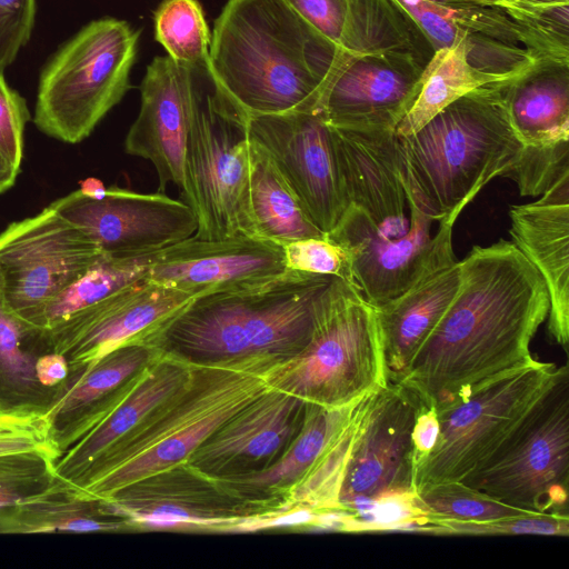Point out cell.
Listing matches in <instances>:
<instances>
[{
  "instance_id": "ffe728a7",
  "label": "cell",
  "mask_w": 569,
  "mask_h": 569,
  "mask_svg": "<svg viewBox=\"0 0 569 569\" xmlns=\"http://www.w3.org/2000/svg\"><path fill=\"white\" fill-rule=\"evenodd\" d=\"M141 106L124 140L128 154L149 160L159 189L183 186L184 158L192 117L190 68L170 57H157L140 86Z\"/></svg>"
},
{
  "instance_id": "3957f363",
  "label": "cell",
  "mask_w": 569,
  "mask_h": 569,
  "mask_svg": "<svg viewBox=\"0 0 569 569\" xmlns=\"http://www.w3.org/2000/svg\"><path fill=\"white\" fill-rule=\"evenodd\" d=\"M341 278L295 270L196 298L149 339L193 363L283 361L309 341Z\"/></svg>"
},
{
  "instance_id": "8992f818",
  "label": "cell",
  "mask_w": 569,
  "mask_h": 569,
  "mask_svg": "<svg viewBox=\"0 0 569 569\" xmlns=\"http://www.w3.org/2000/svg\"><path fill=\"white\" fill-rule=\"evenodd\" d=\"M266 381L321 407H343L388 383L377 310L339 279L311 338L295 356L273 365Z\"/></svg>"
},
{
  "instance_id": "9a60e30c",
  "label": "cell",
  "mask_w": 569,
  "mask_h": 569,
  "mask_svg": "<svg viewBox=\"0 0 569 569\" xmlns=\"http://www.w3.org/2000/svg\"><path fill=\"white\" fill-rule=\"evenodd\" d=\"M50 206L110 257L158 251L197 231L192 209L160 191L142 193L112 186L103 198L91 199L76 190Z\"/></svg>"
},
{
  "instance_id": "cb8c5ba5",
  "label": "cell",
  "mask_w": 569,
  "mask_h": 569,
  "mask_svg": "<svg viewBox=\"0 0 569 569\" xmlns=\"http://www.w3.org/2000/svg\"><path fill=\"white\" fill-rule=\"evenodd\" d=\"M360 400L343 407L308 403L300 430L274 462L257 471L209 480L226 495L256 505L267 506V499L274 498L286 501L288 492L348 425Z\"/></svg>"
},
{
  "instance_id": "ac0fdd59",
  "label": "cell",
  "mask_w": 569,
  "mask_h": 569,
  "mask_svg": "<svg viewBox=\"0 0 569 569\" xmlns=\"http://www.w3.org/2000/svg\"><path fill=\"white\" fill-rule=\"evenodd\" d=\"M307 408L300 398L269 387L218 428L184 465L208 479L266 468L298 433Z\"/></svg>"
},
{
  "instance_id": "681fc988",
  "label": "cell",
  "mask_w": 569,
  "mask_h": 569,
  "mask_svg": "<svg viewBox=\"0 0 569 569\" xmlns=\"http://www.w3.org/2000/svg\"><path fill=\"white\" fill-rule=\"evenodd\" d=\"M78 190L80 193L91 199H101L107 193V187L104 183L100 179L93 177L79 181Z\"/></svg>"
},
{
  "instance_id": "d6986e66",
  "label": "cell",
  "mask_w": 569,
  "mask_h": 569,
  "mask_svg": "<svg viewBox=\"0 0 569 569\" xmlns=\"http://www.w3.org/2000/svg\"><path fill=\"white\" fill-rule=\"evenodd\" d=\"M423 70L408 54H346L320 109L333 127L396 129L417 99Z\"/></svg>"
},
{
  "instance_id": "7c38bea8",
  "label": "cell",
  "mask_w": 569,
  "mask_h": 569,
  "mask_svg": "<svg viewBox=\"0 0 569 569\" xmlns=\"http://www.w3.org/2000/svg\"><path fill=\"white\" fill-rule=\"evenodd\" d=\"M410 218L400 236L383 233L361 209L350 204L338 224L326 234L349 256L352 286L373 307L396 299L430 273L457 261L452 248L456 218H435L407 193Z\"/></svg>"
},
{
  "instance_id": "2e32d148",
  "label": "cell",
  "mask_w": 569,
  "mask_h": 569,
  "mask_svg": "<svg viewBox=\"0 0 569 569\" xmlns=\"http://www.w3.org/2000/svg\"><path fill=\"white\" fill-rule=\"evenodd\" d=\"M196 298L149 280L122 288L47 331L51 351L69 369L88 367L114 349L148 340Z\"/></svg>"
},
{
  "instance_id": "7a4b0ae2",
  "label": "cell",
  "mask_w": 569,
  "mask_h": 569,
  "mask_svg": "<svg viewBox=\"0 0 569 569\" xmlns=\"http://www.w3.org/2000/svg\"><path fill=\"white\" fill-rule=\"evenodd\" d=\"M346 54L284 0H229L214 21L209 68L248 119L320 108Z\"/></svg>"
},
{
  "instance_id": "bcb514c9",
  "label": "cell",
  "mask_w": 569,
  "mask_h": 569,
  "mask_svg": "<svg viewBox=\"0 0 569 569\" xmlns=\"http://www.w3.org/2000/svg\"><path fill=\"white\" fill-rule=\"evenodd\" d=\"M439 429L437 411L421 403L412 431L415 471L432 450L439 435Z\"/></svg>"
},
{
  "instance_id": "74e56055",
  "label": "cell",
  "mask_w": 569,
  "mask_h": 569,
  "mask_svg": "<svg viewBox=\"0 0 569 569\" xmlns=\"http://www.w3.org/2000/svg\"><path fill=\"white\" fill-rule=\"evenodd\" d=\"M417 530L435 535L567 537L569 535V515L568 512H528L483 521L426 518L417 525Z\"/></svg>"
},
{
  "instance_id": "7402d4cb",
  "label": "cell",
  "mask_w": 569,
  "mask_h": 569,
  "mask_svg": "<svg viewBox=\"0 0 569 569\" xmlns=\"http://www.w3.org/2000/svg\"><path fill=\"white\" fill-rule=\"evenodd\" d=\"M512 243L539 272L549 297L548 333L569 345V172L541 198L510 206Z\"/></svg>"
},
{
  "instance_id": "c3c4849f",
  "label": "cell",
  "mask_w": 569,
  "mask_h": 569,
  "mask_svg": "<svg viewBox=\"0 0 569 569\" xmlns=\"http://www.w3.org/2000/svg\"><path fill=\"white\" fill-rule=\"evenodd\" d=\"M19 173L0 150V194L12 188Z\"/></svg>"
},
{
  "instance_id": "52a82bcc",
  "label": "cell",
  "mask_w": 569,
  "mask_h": 569,
  "mask_svg": "<svg viewBox=\"0 0 569 569\" xmlns=\"http://www.w3.org/2000/svg\"><path fill=\"white\" fill-rule=\"evenodd\" d=\"M190 76L192 117L181 190L197 219L193 236H251L247 118L221 90L209 63L190 68Z\"/></svg>"
},
{
  "instance_id": "7bdbcfd3",
  "label": "cell",
  "mask_w": 569,
  "mask_h": 569,
  "mask_svg": "<svg viewBox=\"0 0 569 569\" xmlns=\"http://www.w3.org/2000/svg\"><path fill=\"white\" fill-rule=\"evenodd\" d=\"M31 116L24 98L6 82L0 72V150L20 171L24 130Z\"/></svg>"
},
{
  "instance_id": "e575fe53",
  "label": "cell",
  "mask_w": 569,
  "mask_h": 569,
  "mask_svg": "<svg viewBox=\"0 0 569 569\" xmlns=\"http://www.w3.org/2000/svg\"><path fill=\"white\" fill-rule=\"evenodd\" d=\"M359 403L337 439L288 492V505L303 506L313 511L340 510L339 493L356 436Z\"/></svg>"
},
{
  "instance_id": "4dcf8cb0",
  "label": "cell",
  "mask_w": 569,
  "mask_h": 569,
  "mask_svg": "<svg viewBox=\"0 0 569 569\" xmlns=\"http://www.w3.org/2000/svg\"><path fill=\"white\" fill-rule=\"evenodd\" d=\"M161 351L162 349L153 342L133 341L114 349L88 367L70 370L46 413L53 438L121 387Z\"/></svg>"
},
{
  "instance_id": "6da1fadb",
  "label": "cell",
  "mask_w": 569,
  "mask_h": 569,
  "mask_svg": "<svg viewBox=\"0 0 569 569\" xmlns=\"http://www.w3.org/2000/svg\"><path fill=\"white\" fill-rule=\"evenodd\" d=\"M549 311L543 279L511 242L475 246L460 261L450 306L400 381L437 413L533 363L530 343Z\"/></svg>"
},
{
  "instance_id": "5b68a950",
  "label": "cell",
  "mask_w": 569,
  "mask_h": 569,
  "mask_svg": "<svg viewBox=\"0 0 569 569\" xmlns=\"http://www.w3.org/2000/svg\"><path fill=\"white\" fill-rule=\"evenodd\" d=\"M507 80L479 87L417 131L397 134L405 190L435 220L457 219L480 190L493 178L503 177L519 157L522 143L503 98Z\"/></svg>"
},
{
  "instance_id": "9c48e42d",
  "label": "cell",
  "mask_w": 569,
  "mask_h": 569,
  "mask_svg": "<svg viewBox=\"0 0 569 569\" xmlns=\"http://www.w3.org/2000/svg\"><path fill=\"white\" fill-rule=\"evenodd\" d=\"M462 483L530 512H568L569 369L552 379L499 448Z\"/></svg>"
},
{
  "instance_id": "f546056e",
  "label": "cell",
  "mask_w": 569,
  "mask_h": 569,
  "mask_svg": "<svg viewBox=\"0 0 569 569\" xmlns=\"http://www.w3.org/2000/svg\"><path fill=\"white\" fill-rule=\"evenodd\" d=\"M340 48L348 56L408 54L423 67L436 52L397 0H348Z\"/></svg>"
},
{
  "instance_id": "603a6c76",
  "label": "cell",
  "mask_w": 569,
  "mask_h": 569,
  "mask_svg": "<svg viewBox=\"0 0 569 569\" xmlns=\"http://www.w3.org/2000/svg\"><path fill=\"white\" fill-rule=\"evenodd\" d=\"M193 366L162 349L117 390L102 418L56 461L57 476L74 485L107 450L180 390Z\"/></svg>"
},
{
  "instance_id": "8fae6325",
  "label": "cell",
  "mask_w": 569,
  "mask_h": 569,
  "mask_svg": "<svg viewBox=\"0 0 569 569\" xmlns=\"http://www.w3.org/2000/svg\"><path fill=\"white\" fill-rule=\"evenodd\" d=\"M556 368L553 363L536 360L438 413L437 441L415 471L416 493L431 485L461 481L476 471L547 388Z\"/></svg>"
},
{
  "instance_id": "4fadbf2b",
  "label": "cell",
  "mask_w": 569,
  "mask_h": 569,
  "mask_svg": "<svg viewBox=\"0 0 569 569\" xmlns=\"http://www.w3.org/2000/svg\"><path fill=\"white\" fill-rule=\"evenodd\" d=\"M104 256L81 229L49 204L0 232L6 300L21 319L44 329L48 305Z\"/></svg>"
},
{
  "instance_id": "816d5d0a",
  "label": "cell",
  "mask_w": 569,
  "mask_h": 569,
  "mask_svg": "<svg viewBox=\"0 0 569 569\" xmlns=\"http://www.w3.org/2000/svg\"><path fill=\"white\" fill-rule=\"evenodd\" d=\"M517 3H531V4H550V3H565L569 2V0H516Z\"/></svg>"
},
{
  "instance_id": "f6af8a7d",
  "label": "cell",
  "mask_w": 569,
  "mask_h": 569,
  "mask_svg": "<svg viewBox=\"0 0 569 569\" xmlns=\"http://www.w3.org/2000/svg\"><path fill=\"white\" fill-rule=\"evenodd\" d=\"M306 22L340 47L348 0H284Z\"/></svg>"
},
{
  "instance_id": "60d3db41",
  "label": "cell",
  "mask_w": 569,
  "mask_h": 569,
  "mask_svg": "<svg viewBox=\"0 0 569 569\" xmlns=\"http://www.w3.org/2000/svg\"><path fill=\"white\" fill-rule=\"evenodd\" d=\"M37 451L61 457L50 421L43 413L0 411V455Z\"/></svg>"
},
{
  "instance_id": "30bf717a",
  "label": "cell",
  "mask_w": 569,
  "mask_h": 569,
  "mask_svg": "<svg viewBox=\"0 0 569 569\" xmlns=\"http://www.w3.org/2000/svg\"><path fill=\"white\" fill-rule=\"evenodd\" d=\"M420 399L400 382H388L359 403L356 436L339 493L351 529L387 506L415 509L412 431Z\"/></svg>"
},
{
  "instance_id": "7dc6e473",
  "label": "cell",
  "mask_w": 569,
  "mask_h": 569,
  "mask_svg": "<svg viewBox=\"0 0 569 569\" xmlns=\"http://www.w3.org/2000/svg\"><path fill=\"white\" fill-rule=\"evenodd\" d=\"M67 358L58 352H47L36 362V375L39 382L47 388H58L69 376Z\"/></svg>"
},
{
  "instance_id": "d6a6232c",
  "label": "cell",
  "mask_w": 569,
  "mask_h": 569,
  "mask_svg": "<svg viewBox=\"0 0 569 569\" xmlns=\"http://www.w3.org/2000/svg\"><path fill=\"white\" fill-rule=\"evenodd\" d=\"M156 252L130 257L104 256L48 305L43 316L46 331L122 288L146 280Z\"/></svg>"
},
{
  "instance_id": "f35d334b",
  "label": "cell",
  "mask_w": 569,
  "mask_h": 569,
  "mask_svg": "<svg viewBox=\"0 0 569 569\" xmlns=\"http://www.w3.org/2000/svg\"><path fill=\"white\" fill-rule=\"evenodd\" d=\"M56 459L41 452L0 455V510L20 505L50 489L59 477Z\"/></svg>"
},
{
  "instance_id": "ab89813d",
  "label": "cell",
  "mask_w": 569,
  "mask_h": 569,
  "mask_svg": "<svg viewBox=\"0 0 569 569\" xmlns=\"http://www.w3.org/2000/svg\"><path fill=\"white\" fill-rule=\"evenodd\" d=\"M569 172V143L555 147H523L505 178L513 180L520 196L543 194L559 178Z\"/></svg>"
},
{
  "instance_id": "d590c367",
  "label": "cell",
  "mask_w": 569,
  "mask_h": 569,
  "mask_svg": "<svg viewBox=\"0 0 569 569\" xmlns=\"http://www.w3.org/2000/svg\"><path fill=\"white\" fill-rule=\"evenodd\" d=\"M415 505L421 513L420 521L426 518L483 521L530 512L502 503L461 481L425 487L416 493Z\"/></svg>"
},
{
  "instance_id": "e0dca14e",
  "label": "cell",
  "mask_w": 569,
  "mask_h": 569,
  "mask_svg": "<svg viewBox=\"0 0 569 569\" xmlns=\"http://www.w3.org/2000/svg\"><path fill=\"white\" fill-rule=\"evenodd\" d=\"M286 271L280 244L243 233L191 236L158 250L146 280L198 298L257 286Z\"/></svg>"
},
{
  "instance_id": "b9f144b4",
  "label": "cell",
  "mask_w": 569,
  "mask_h": 569,
  "mask_svg": "<svg viewBox=\"0 0 569 569\" xmlns=\"http://www.w3.org/2000/svg\"><path fill=\"white\" fill-rule=\"evenodd\" d=\"M282 247L287 270L333 276L352 284L348 253L327 237L301 239Z\"/></svg>"
},
{
  "instance_id": "ee69618b",
  "label": "cell",
  "mask_w": 569,
  "mask_h": 569,
  "mask_svg": "<svg viewBox=\"0 0 569 569\" xmlns=\"http://www.w3.org/2000/svg\"><path fill=\"white\" fill-rule=\"evenodd\" d=\"M36 0H0V72L17 58L34 24Z\"/></svg>"
},
{
  "instance_id": "1f68e13d",
  "label": "cell",
  "mask_w": 569,
  "mask_h": 569,
  "mask_svg": "<svg viewBox=\"0 0 569 569\" xmlns=\"http://www.w3.org/2000/svg\"><path fill=\"white\" fill-rule=\"evenodd\" d=\"M506 79L509 78L485 73L471 67L463 43L439 49L425 67L417 99L397 126L396 133L399 137L410 134L468 92Z\"/></svg>"
},
{
  "instance_id": "f1b7e54d",
  "label": "cell",
  "mask_w": 569,
  "mask_h": 569,
  "mask_svg": "<svg viewBox=\"0 0 569 569\" xmlns=\"http://www.w3.org/2000/svg\"><path fill=\"white\" fill-rule=\"evenodd\" d=\"M128 528L131 526L127 520L103 512L99 499L60 478L47 491L0 510V533H83Z\"/></svg>"
},
{
  "instance_id": "44dd1931",
  "label": "cell",
  "mask_w": 569,
  "mask_h": 569,
  "mask_svg": "<svg viewBox=\"0 0 569 569\" xmlns=\"http://www.w3.org/2000/svg\"><path fill=\"white\" fill-rule=\"evenodd\" d=\"M331 130L350 204L363 210L383 233H405L409 221L396 129L331 126Z\"/></svg>"
},
{
  "instance_id": "ba28073f",
  "label": "cell",
  "mask_w": 569,
  "mask_h": 569,
  "mask_svg": "<svg viewBox=\"0 0 569 569\" xmlns=\"http://www.w3.org/2000/svg\"><path fill=\"white\" fill-rule=\"evenodd\" d=\"M139 31L124 20H93L70 38L43 68L33 123L66 143L88 138L130 88Z\"/></svg>"
},
{
  "instance_id": "83f0119b",
  "label": "cell",
  "mask_w": 569,
  "mask_h": 569,
  "mask_svg": "<svg viewBox=\"0 0 569 569\" xmlns=\"http://www.w3.org/2000/svg\"><path fill=\"white\" fill-rule=\"evenodd\" d=\"M248 153L251 236L280 246L325 238L271 157L249 137Z\"/></svg>"
},
{
  "instance_id": "d4e9b609",
  "label": "cell",
  "mask_w": 569,
  "mask_h": 569,
  "mask_svg": "<svg viewBox=\"0 0 569 569\" xmlns=\"http://www.w3.org/2000/svg\"><path fill=\"white\" fill-rule=\"evenodd\" d=\"M503 98L511 127L523 147L569 143L568 59H535L506 81Z\"/></svg>"
},
{
  "instance_id": "277c9868",
  "label": "cell",
  "mask_w": 569,
  "mask_h": 569,
  "mask_svg": "<svg viewBox=\"0 0 569 569\" xmlns=\"http://www.w3.org/2000/svg\"><path fill=\"white\" fill-rule=\"evenodd\" d=\"M273 362L194 363L184 386L107 450L74 483L96 499L186 462L233 415L268 388Z\"/></svg>"
},
{
  "instance_id": "836d02e7",
  "label": "cell",
  "mask_w": 569,
  "mask_h": 569,
  "mask_svg": "<svg viewBox=\"0 0 569 569\" xmlns=\"http://www.w3.org/2000/svg\"><path fill=\"white\" fill-rule=\"evenodd\" d=\"M154 38L174 62L209 63L211 36L198 0H163L154 16Z\"/></svg>"
},
{
  "instance_id": "f907efd6",
  "label": "cell",
  "mask_w": 569,
  "mask_h": 569,
  "mask_svg": "<svg viewBox=\"0 0 569 569\" xmlns=\"http://www.w3.org/2000/svg\"><path fill=\"white\" fill-rule=\"evenodd\" d=\"M445 6L478 4L505 9L516 3L515 0H430Z\"/></svg>"
},
{
  "instance_id": "8d00e7d4",
  "label": "cell",
  "mask_w": 569,
  "mask_h": 569,
  "mask_svg": "<svg viewBox=\"0 0 569 569\" xmlns=\"http://www.w3.org/2000/svg\"><path fill=\"white\" fill-rule=\"evenodd\" d=\"M502 10L515 22L522 47L535 59L569 60V2H519Z\"/></svg>"
},
{
  "instance_id": "484cf974",
  "label": "cell",
  "mask_w": 569,
  "mask_h": 569,
  "mask_svg": "<svg viewBox=\"0 0 569 569\" xmlns=\"http://www.w3.org/2000/svg\"><path fill=\"white\" fill-rule=\"evenodd\" d=\"M460 284V261L443 267L377 310L388 382H400Z\"/></svg>"
},
{
  "instance_id": "5bb4252c",
  "label": "cell",
  "mask_w": 569,
  "mask_h": 569,
  "mask_svg": "<svg viewBox=\"0 0 569 569\" xmlns=\"http://www.w3.org/2000/svg\"><path fill=\"white\" fill-rule=\"evenodd\" d=\"M246 129L271 157L312 222L329 233L350 202L331 126L321 109L252 116Z\"/></svg>"
},
{
  "instance_id": "4316f807",
  "label": "cell",
  "mask_w": 569,
  "mask_h": 569,
  "mask_svg": "<svg viewBox=\"0 0 569 569\" xmlns=\"http://www.w3.org/2000/svg\"><path fill=\"white\" fill-rule=\"evenodd\" d=\"M47 352V331L11 310L0 274V411L47 413L59 390L42 386L36 375V362Z\"/></svg>"
}]
</instances>
